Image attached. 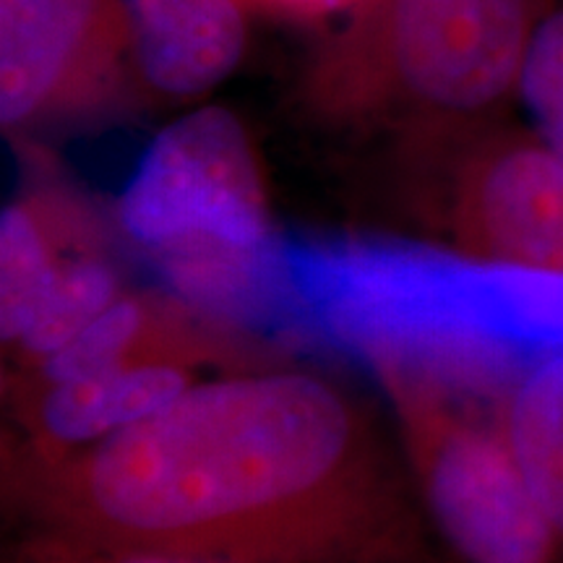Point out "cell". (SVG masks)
<instances>
[{"label":"cell","instance_id":"cell-15","mask_svg":"<svg viewBox=\"0 0 563 563\" xmlns=\"http://www.w3.org/2000/svg\"><path fill=\"white\" fill-rule=\"evenodd\" d=\"M266 9L292 13V16H321V13L340 11L344 5H355L357 0H251Z\"/></svg>","mask_w":563,"mask_h":563},{"label":"cell","instance_id":"cell-8","mask_svg":"<svg viewBox=\"0 0 563 563\" xmlns=\"http://www.w3.org/2000/svg\"><path fill=\"white\" fill-rule=\"evenodd\" d=\"M199 382L183 365H141L45 386L13 389L24 441L13 449L34 456H60L95 446L152 418Z\"/></svg>","mask_w":563,"mask_h":563},{"label":"cell","instance_id":"cell-4","mask_svg":"<svg viewBox=\"0 0 563 563\" xmlns=\"http://www.w3.org/2000/svg\"><path fill=\"white\" fill-rule=\"evenodd\" d=\"M115 222L186 290L241 292L274 241L262 159L241 118L207 104L167 123L118 196Z\"/></svg>","mask_w":563,"mask_h":563},{"label":"cell","instance_id":"cell-7","mask_svg":"<svg viewBox=\"0 0 563 563\" xmlns=\"http://www.w3.org/2000/svg\"><path fill=\"white\" fill-rule=\"evenodd\" d=\"M258 355L262 352L241 334L211 319H201L178 300L123 292L74 342L37 368L21 371V382L13 389L79 382L141 365H183L194 371L196 365L207 363L224 371L272 365L253 361Z\"/></svg>","mask_w":563,"mask_h":563},{"label":"cell","instance_id":"cell-3","mask_svg":"<svg viewBox=\"0 0 563 563\" xmlns=\"http://www.w3.org/2000/svg\"><path fill=\"white\" fill-rule=\"evenodd\" d=\"M410 475L431 525L464 563H553L559 538L514 462L504 428L460 402L464 371L493 355L462 340L431 352L397 340L368 342Z\"/></svg>","mask_w":563,"mask_h":563},{"label":"cell","instance_id":"cell-14","mask_svg":"<svg viewBox=\"0 0 563 563\" xmlns=\"http://www.w3.org/2000/svg\"><path fill=\"white\" fill-rule=\"evenodd\" d=\"M13 563H224L196 555L141 551V548L95 545L84 540L63 538L53 532L34 530L13 553Z\"/></svg>","mask_w":563,"mask_h":563},{"label":"cell","instance_id":"cell-10","mask_svg":"<svg viewBox=\"0 0 563 563\" xmlns=\"http://www.w3.org/2000/svg\"><path fill=\"white\" fill-rule=\"evenodd\" d=\"M501 428L527 488L563 545V344L540 350L514 378Z\"/></svg>","mask_w":563,"mask_h":563},{"label":"cell","instance_id":"cell-5","mask_svg":"<svg viewBox=\"0 0 563 563\" xmlns=\"http://www.w3.org/2000/svg\"><path fill=\"white\" fill-rule=\"evenodd\" d=\"M435 220L464 258L563 277V159L540 139H501L464 159Z\"/></svg>","mask_w":563,"mask_h":563},{"label":"cell","instance_id":"cell-13","mask_svg":"<svg viewBox=\"0 0 563 563\" xmlns=\"http://www.w3.org/2000/svg\"><path fill=\"white\" fill-rule=\"evenodd\" d=\"M517 91L538 139L563 159V9L534 24Z\"/></svg>","mask_w":563,"mask_h":563},{"label":"cell","instance_id":"cell-11","mask_svg":"<svg viewBox=\"0 0 563 563\" xmlns=\"http://www.w3.org/2000/svg\"><path fill=\"white\" fill-rule=\"evenodd\" d=\"M95 249L74 217L53 201L24 196L0 217V336L9 347L53 285L55 274L74 253Z\"/></svg>","mask_w":563,"mask_h":563},{"label":"cell","instance_id":"cell-9","mask_svg":"<svg viewBox=\"0 0 563 563\" xmlns=\"http://www.w3.org/2000/svg\"><path fill=\"white\" fill-rule=\"evenodd\" d=\"M139 79L167 100H196L241 66L249 40L238 0H118Z\"/></svg>","mask_w":563,"mask_h":563},{"label":"cell","instance_id":"cell-1","mask_svg":"<svg viewBox=\"0 0 563 563\" xmlns=\"http://www.w3.org/2000/svg\"><path fill=\"white\" fill-rule=\"evenodd\" d=\"M37 532L224 563H415L410 485L368 410L321 373L196 382L152 418L60 456L11 449Z\"/></svg>","mask_w":563,"mask_h":563},{"label":"cell","instance_id":"cell-12","mask_svg":"<svg viewBox=\"0 0 563 563\" xmlns=\"http://www.w3.org/2000/svg\"><path fill=\"white\" fill-rule=\"evenodd\" d=\"M123 295L121 272L95 249L66 258L16 342L9 344L19 373L37 368L74 342Z\"/></svg>","mask_w":563,"mask_h":563},{"label":"cell","instance_id":"cell-6","mask_svg":"<svg viewBox=\"0 0 563 563\" xmlns=\"http://www.w3.org/2000/svg\"><path fill=\"white\" fill-rule=\"evenodd\" d=\"M123 47L118 0H0L3 129H26L95 95Z\"/></svg>","mask_w":563,"mask_h":563},{"label":"cell","instance_id":"cell-2","mask_svg":"<svg viewBox=\"0 0 563 563\" xmlns=\"http://www.w3.org/2000/svg\"><path fill=\"white\" fill-rule=\"evenodd\" d=\"M316 68L311 97L334 118L452 125L517 89L538 21L530 0H357Z\"/></svg>","mask_w":563,"mask_h":563}]
</instances>
